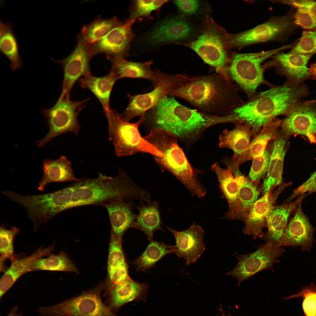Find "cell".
Masks as SVG:
<instances>
[{
  "label": "cell",
  "instance_id": "1",
  "mask_svg": "<svg viewBox=\"0 0 316 316\" xmlns=\"http://www.w3.org/2000/svg\"><path fill=\"white\" fill-rule=\"evenodd\" d=\"M150 120L153 129L165 130L187 146L194 143L210 126L230 123L228 115L217 116L199 112L182 105L169 95L151 110Z\"/></svg>",
  "mask_w": 316,
  "mask_h": 316
},
{
  "label": "cell",
  "instance_id": "2",
  "mask_svg": "<svg viewBox=\"0 0 316 316\" xmlns=\"http://www.w3.org/2000/svg\"><path fill=\"white\" fill-rule=\"evenodd\" d=\"M308 93L307 87L303 84H285L260 93L230 114L235 124L250 126L254 137L275 117L288 114Z\"/></svg>",
  "mask_w": 316,
  "mask_h": 316
},
{
  "label": "cell",
  "instance_id": "3",
  "mask_svg": "<svg viewBox=\"0 0 316 316\" xmlns=\"http://www.w3.org/2000/svg\"><path fill=\"white\" fill-rule=\"evenodd\" d=\"M74 183L68 209L88 205L102 206L115 200L130 202L135 200L147 203L151 201L150 194L139 187L122 170L115 177L99 173L95 178H83Z\"/></svg>",
  "mask_w": 316,
  "mask_h": 316
},
{
  "label": "cell",
  "instance_id": "4",
  "mask_svg": "<svg viewBox=\"0 0 316 316\" xmlns=\"http://www.w3.org/2000/svg\"><path fill=\"white\" fill-rule=\"evenodd\" d=\"M234 94L226 74L217 71L192 77L171 91L169 95L185 100L201 112L223 116L229 114L236 108Z\"/></svg>",
  "mask_w": 316,
  "mask_h": 316
},
{
  "label": "cell",
  "instance_id": "5",
  "mask_svg": "<svg viewBox=\"0 0 316 316\" xmlns=\"http://www.w3.org/2000/svg\"><path fill=\"white\" fill-rule=\"evenodd\" d=\"M144 138L163 154L162 157L154 156L158 164L172 174L192 196H205L206 190L197 178L201 171L192 166L178 145L177 137L165 130L156 129L150 131Z\"/></svg>",
  "mask_w": 316,
  "mask_h": 316
},
{
  "label": "cell",
  "instance_id": "6",
  "mask_svg": "<svg viewBox=\"0 0 316 316\" xmlns=\"http://www.w3.org/2000/svg\"><path fill=\"white\" fill-rule=\"evenodd\" d=\"M107 121L109 139L114 147L118 157L145 152L159 157L163 154L141 136L138 129L143 116L134 123L124 120L116 110L111 108L104 111Z\"/></svg>",
  "mask_w": 316,
  "mask_h": 316
},
{
  "label": "cell",
  "instance_id": "7",
  "mask_svg": "<svg viewBox=\"0 0 316 316\" xmlns=\"http://www.w3.org/2000/svg\"><path fill=\"white\" fill-rule=\"evenodd\" d=\"M73 191L72 184L44 194L23 195L5 190L3 194L24 208L36 229L58 214L68 209Z\"/></svg>",
  "mask_w": 316,
  "mask_h": 316
},
{
  "label": "cell",
  "instance_id": "8",
  "mask_svg": "<svg viewBox=\"0 0 316 316\" xmlns=\"http://www.w3.org/2000/svg\"><path fill=\"white\" fill-rule=\"evenodd\" d=\"M104 284L53 305L41 307V316H120L114 314L102 301L101 293Z\"/></svg>",
  "mask_w": 316,
  "mask_h": 316
},
{
  "label": "cell",
  "instance_id": "9",
  "mask_svg": "<svg viewBox=\"0 0 316 316\" xmlns=\"http://www.w3.org/2000/svg\"><path fill=\"white\" fill-rule=\"evenodd\" d=\"M202 32L190 45L206 63L225 72L229 60L230 49L228 35L212 21L208 20Z\"/></svg>",
  "mask_w": 316,
  "mask_h": 316
},
{
  "label": "cell",
  "instance_id": "10",
  "mask_svg": "<svg viewBox=\"0 0 316 316\" xmlns=\"http://www.w3.org/2000/svg\"><path fill=\"white\" fill-rule=\"evenodd\" d=\"M155 71L157 83L152 91L143 94H128V104L120 114L125 121L129 122L135 117L143 116L163 98L169 95L171 91L188 82L192 78L183 74H167L157 69Z\"/></svg>",
  "mask_w": 316,
  "mask_h": 316
},
{
  "label": "cell",
  "instance_id": "11",
  "mask_svg": "<svg viewBox=\"0 0 316 316\" xmlns=\"http://www.w3.org/2000/svg\"><path fill=\"white\" fill-rule=\"evenodd\" d=\"M288 47L283 46L255 53H234L226 70H228L231 78L243 89L252 93L262 81V63Z\"/></svg>",
  "mask_w": 316,
  "mask_h": 316
},
{
  "label": "cell",
  "instance_id": "12",
  "mask_svg": "<svg viewBox=\"0 0 316 316\" xmlns=\"http://www.w3.org/2000/svg\"><path fill=\"white\" fill-rule=\"evenodd\" d=\"M89 99L75 101L71 100L70 97H67L58 99L50 108L42 109V112L47 120L49 130L44 138L37 141V146H43L54 138L66 133L71 132L77 135L80 128L78 116Z\"/></svg>",
  "mask_w": 316,
  "mask_h": 316
},
{
  "label": "cell",
  "instance_id": "13",
  "mask_svg": "<svg viewBox=\"0 0 316 316\" xmlns=\"http://www.w3.org/2000/svg\"><path fill=\"white\" fill-rule=\"evenodd\" d=\"M294 23L290 14L275 16L254 28L237 33L229 34L231 48L238 49L255 44L281 42L290 33Z\"/></svg>",
  "mask_w": 316,
  "mask_h": 316
},
{
  "label": "cell",
  "instance_id": "14",
  "mask_svg": "<svg viewBox=\"0 0 316 316\" xmlns=\"http://www.w3.org/2000/svg\"><path fill=\"white\" fill-rule=\"evenodd\" d=\"M194 31L191 25L180 16L166 17L157 22L140 37L142 49H150L189 38Z\"/></svg>",
  "mask_w": 316,
  "mask_h": 316
},
{
  "label": "cell",
  "instance_id": "15",
  "mask_svg": "<svg viewBox=\"0 0 316 316\" xmlns=\"http://www.w3.org/2000/svg\"><path fill=\"white\" fill-rule=\"evenodd\" d=\"M285 250L270 243L260 246L256 251L246 255H236L238 261L235 267L228 272L238 281V285L262 270L270 269L273 271V265L280 261L277 258L282 255Z\"/></svg>",
  "mask_w": 316,
  "mask_h": 316
},
{
  "label": "cell",
  "instance_id": "16",
  "mask_svg": "<svg viewBox=\"0 0 316 316\" xmlns=\"http://www.w3.org/2000/svg\"><path fill=\"white\" fill-rule=\"evenodd\" d=\"M92 57L89 45L80 35L75 48L68 56L61 60L52 59L63 68L62 90L58 99L70 97V92L77 81L90 73V61Z\"/></svg>",
  "mask_w": 316,
  "mask_h": 316
},
{
  "label": "cell",
  "instance_id": "17",
  "mask_svg": "<svg viewBox=\"0 0 316 316\" xmlns=\"http://www.w3.org/2000/svg\"><path fill=\"white\" fill-rule=\"evenodd\" d=\"M134 20L128 19L115 27L99 41L89 45L90 53L92 57L99 54L110 58H125L130 49L131 42L135 35L132 27Z\"/></svg>",
  "mask_w": 316,
  "mask_h": 316
},
{
  "label": "cell",
  "instance_id": "18",
  "mask_svg": "<svg viewBox=\"0 0 316 316\" xmlns=\"http://www.w3.org/2000/svg\"><path fill=\"white\" fill-rule=\"evenodd\" d=\"M282 130L288 136L299 134L316 144V102L307 101L298 103L281 123Z\"/></svg>",
  "mask_w": 316,
  "mask_h": 316
},
{
  "label": "cell",
  "instance_id": "19",
  "mask_svg": "<svg viewBox=\"0 0 316 316\" xmlns=\"http://www.w3.org/2000/svg\"><path fill=\"white\" fill-rule=\"evenodd\" d=\"M175 239V253L185 259L187 265L196 262L205 249V232L202 227L194 222L187 229L182 231L166 227Z\"/></svg>",
  "mask_w": 316,
  "mask_h": 316
},
{
  "label": "cell",
  "instance_id": "20",
  "mask_svg": "<svg viewBox=\"0 0 316 316\" xmlns=\"http://www.w3.org/2000/svg\"><path fill=\"white\" fill-rule=\"evenodd\" d=\"M302 201L286 226L279 245V247H300L302 250L309 252L314 243L315 230L302 208Z\"/></svg>",
  "mask_w": 316,
  "mask_h": 316
},
{
  "label": "cell",
  "instance_id": "21",
  "mask_svg": "<svg viewBox=\"0 0 316 316\" xmlns=\"http://www.w3.org/2000/svg\"><path fill=\"white\" fill-rule=\"evenodd\" d=\"M289 186L288 183H283L273 193L274 187L272 188L256 201L244 221L245 226L243 231L244 233L252 235L254 239L263 237V230L267 227V217L270 208L275 205L279 194Z\"/></svg>",
  "mask_w": 316,
  "mask_h": 316
},
{
  "label": "cell",
  "instance_id": "22",
  "mask_svg": "<svg viewBox=\"0 0 316 316\" xmlns=\"http://www.w3.org/2000/svg\"><path fill=\"white\" fill-rule=\"evenodd\" d=\"M308 195L305 193L293 202L271 207L267 219L268 230L262 237L266 243L279 246L290 217L294 213L299 202Z\"/></svg>",
  "mask_w": 316,
  "mask_h": 316
},
{
  "label": "cell",
  "instance_id": "23",
  "mask_svg": "<svg viewBox=\"0 0 316 316\" xmlns=\"http://www.w3.org/2000/svg\"><path fill=\"white\" fill-rule=\"evenodd\" d=\"M147 285L130 279L105 289V304L114 313L126 304L133 301L146 300Z\"/></svg>",
  "mask_w": 316,
  "mask_h": 316
},
{
  "label": "cell",
  "instance_id": "24",
  "mask_svg": "<svg viewBox=\"0 0 316 316\" xmlns=\"http://www.w3.org/2000/svg\"><path fill=\"white\" fill-rule=\"evenodd\" d=\"M288 135L282 130L272 142V150L262 190L264 194L272 188L282 183L284 160L286 152Z\"/></svg>",
  "mask_w": 316,
  "mask_h": 316
},
{
  "label": "cell",
  "instance_id": "25",
  "mask_svg": "<svg viewBox=\"0 0 316 316\" xmlns=\"http://www.w3.org/2000/svg\"><path fill=\"white\" fill-rule=\"evenodd\" d=\"M54 244H53L45 248H39L28 257L19 259L14 258L12 261L11 265L1 278L0 298L21 276L31 272L32 265L37 260L49 256L54 250Z\"/></svg>",
  "mask_w": 316,
  "mask_h": 316
},
{
  "label": "cell",
  "instance_id": "26",
  "mask_svg": "<svg viewBox=\"0 0 316 316\" xmlns=\"http://www.w3.org/2000/svg\"><path fill=\"white\" fill-rule=\"evenodd\" d=\"M219 182L222 197L226 199L229 207L224 218L231 220H238L239 202L238 188L236 180L230 169L221 167L217 162L211 167Z\"/></svg>",
  "mask_w": 316,
  "mask_h": 316
},
{
  "label": "cell",
  "instance_id": "27",
  "mask_svg": "<svg viewBox=\"0 0 316 316\" xmlns=\"http://www.w3.org/2000/svg\"><path fill=\"white\" fill-rule=\"evenodd\" d=\"M133 202L121 200L107 202L102 206L107 209L110 221L111 232L115 238L122 241V237L129 229L133 228L137 215L132 210Z\"/></svg>",
  "mask_w": 316,
  "mask_h": 316
},
{
  "label": "cell",
  "instance_id": "28",
  "mask_svg": "<svg viewBox=\"0 0 316 316\" xmlns=\"http://www.w3.org/2000/svg\"><path fill=\"white\" fill-rule=\"evenodd\" d=\"M312 55L280 52L272 57L291 80V83L298 85L311 77L307 64Z\"/></svg>",
  "mask_w": 316,
  "mask_h": 316
},
{
  "label": "cell",
  "instance_id": "29",
  "mask_svg": "<svg viewBox=\"0 0 316 316\" xmlns=\"http://www.w3.org/2000/svg\"><path fill=\"white\" fill-rule=\"evenodd\" d=\"M42 163L43 175L37 188L40 191H44L46 186L50 183L80 180L75 177L71 163L64 155L56 159H44Z\"/></svg>",
  "mask_w": 316,
  "mask_h": 316
},
{
  "label": "cell",
  "instance_id": "30",
  "mask_svg": "<svg viewBox=\"0 0 316 316\" xmlns=\"http://www.w3.org/2000/svg\"><path fill=\"white\" fill-rule=\"evenodd\" d=\"M111 62V71L118 79L125 78H142L150 81L154 87L157 85V78L155 71L151 68L152 60L144 62H135L127 60L125 58L114 57L108 59Z\"/></svg>",
  "mask_w": 316,
  "mask_h": 316
},
{
  "label": "cell",
  "instance_id": "31",
  "mask_svg": "<svg viewBox=\"0 0 316 316\" xmlns=\"http://www.w3.org/2000/svg\"><path fill=\"white\" fill-rule=\"evenodd\" d=\"M231 130H224L219 136V148H227L233 151V155L231 158L234 162L237 161L246 151L250 142L252 136L251 128L247 124H235Z\"/></svg>",
  "mask_w": 316,
  "mask_h": 316
},
{
  "label": "cell",
  "instance_id": "32",
  "mask_svg": "<svg viewBox=\"0 0 316 316\" xmlns=\"http://www.w3.org/2000/svg\"><path fill=\"white\" fill-rule=\"evenodd\" d=\"M118 80L117 75L110 71L107 75L100 77L91 73L80 78L79 84L82 88L90 90L102 104L104 111L110 108V99L112 90L116 82Z\"/></svg>",
  "mask_w": 316,
  "mask_h": 316
},
{
  "label": "cell",
  "instance_id": "33",
  "mask_svg": "<svg viewBox=\"0 0 316 316\" xmlns=\"http://www.w3.org/2000/svg\"><path fill=\"white\" fill-rule=\"evenodd\" d=\"M136 208L139 213L137 215L133 228L143 232L150 241L153 240L154 232L163 231L158 202H151L145 205L141 201Z\"/></svg>",
  "mask_w": 316,
  "mask_h": 316
},
{
  "label": "cell",
  "instance_id": "34",
  "mask_svg": "<svg viewBox=\"0 0 316 316\" xmlns=\"http://www.w3.org/2000/svg\"><path fill=\"white\" fill-rule=\"evenodd\" d=\"M281 124L279 121L273 120L265 126L254 137L244 154L236 162H232L239 166L263 154L269 142L274 139L278 135Z\"/></svg>",
  "mask_w": 316,
  "mask_h": 316
},
{
  "label": "cell",
  "instance_id": "35",
  "mask_svg": "<svg viewBox=\"0 0 316 316\" xmlns=\"http://www.w3.org/2000/svg\"><path fill=\"white\" fill-rule=\"evenodd\" d=\"M12 24L0 23V50L10 62V67L13 71L21 67L23 61L20 56L17 39L12 30Z\"/></svg>",
  "mask_w": 316,
  "mask_h": 316
},
{
  "label": "cell",
  "instance_id": "36",
  "mask_svg": "<svg viewBox=\"0 0 316 316\" xmlns=\"http://www.w3.org/2000/svg\"><path fill=\"white\" fill-rule=\"evenodd\" d=\"M238 186L239 207L238 220L244 221L253 206L258 200L260 191L242 174L235 177Z\"/></svg>",
  "mask_w": 316,
  "mask_h": 316
},
{
  "label": "cell",
  "instance_id": "37",
  "mask_svg": "<svg viewBox=\"0 0 316 316\" xmlns=\"http://www.w3.org/2000/svg\"><path fill=\"white\" fill-rule=\"evenodd\" d=\"M175 246L154 241L150 243L142 254L133 262L138 270L145 271L153 267L165 255L174 253Z\"/></svg>",
  "mask_w": 316,
  "mask_h": 316
},
{
  "label": "cell",
  "instance_id": "38",
  "mask_svg": "<svg viewBox=\"0 0 316 316\" xmlns=\"http://www.w3.org/2000/svg\"><path fill=\"white\" fill-rule=\"evenodd\" d=\"M122 23L115 16L109 19L98 18L84 26L80 35L85 42L90 45L104 37Z\"/></svg>",
  "mask_w": 316,
  "mask_h": 316
},
{
  "label": "cell",
  "instance_id": "39",
  "mask_svg": "<svg viewBox=\"0 0 316 316\" xmlns=\"http://www.w3.org/2000/svg\"><path fill=\"white\" fill-rule=\"evenodd\" d=\"M38 270L78 272L74 264L63 252L56 255L51 254L47 258L37 260L32 265L31 272Z\"/></svg>",
  "mask_w": 316,
  "mask_h": 316
},
{
  "label": "cell",
  "instance_id": "40",
  "mask_svg": "<svg viewBox=\"0 0 316 316\" xmlns=\"http://www.w3.org/2000/svg\"><path fill=\"white\" fill-rule=\"evenodd\" d=\"M168 0H137L131 2L129 7L130 17L129 19L135 21L138 18L144 17L150 18L151 15L157 11Z\"/></svg>",
  "mask_w": 316,
  "mask_h": 316
},
{
  "label": "cell",
  "instance_id": "41",
  "mask_svg": "<svg viewBox=\"0 0 316 316\" xmlns=\"http://www.w3.org/2000/svg\"><path fill=\"white\" fill-rule=\"evenodd\" d=\"M272 144H268L264 152L254 158L249 174V179L256 186L267 173L272 150Z\"/></svg>",
  "mask_w": 316,
  "mask_h": 316
},
{
  "label": "cell",
  "instance_id": "42",
  "mask_svg": "<svg viewBox=\"0 0 316 316\" xmlns=\"http://www.w3.org/2000/svg\"><path fill=\"white\" fill-rule=\"evenodd\" d=\"M303 298L302 308L306 316H316V284L311 283L302 287L295 294L285 297L284 300Z\"/></svg>",
  "mask_w": 316,
  "mask_h": 316
},
{
  "label": "cell",
  "instance_id": "43",
  "mask_svg": "<svg viewBox=\"0 0 316 316\" xmlns=\"http://www.w3.org/2000/svg\"><path fill=\"white\" fill-rule=\"evenodd\" d=\"M20 232L16 227L9 229L1 226L0 227V260H5L9 259L11 261L14 259L13 241L16 236Z\"/></svg>",
  "mask_w": 316,
  "mask_h": 316
},
{
  "label": "cell",
  "instance_id": "44",
  "mask_svg": "<svg viewBox=\"0 0 316 316\" xmlns=\"http://www.w3.org/2000/svg\"><path fill=\"white\" fill-rule=\"evenodd\" d=\"M122 241L116 239L111 232L107 262V272L126 263L122 246Z\"/></svg>",
  "mask_w": 316,
  "mask_h": 316
},
{
  "label": "cell",
  "instance_id": "45",
  "mask_svg": "<svg viewBox=\"0 0 316 316\" xmlns=\"http://www.w3.org/2000/svg\"><path fill=\"white\" fill-rule=\"evenodd\" d=\"M316 52V31H304L297 44L288 53L312 54Z\"/></svg>",
  "mask_w": 316,
  "mask_h": 316
},
{
  "label": "cell",
  "instance_id": "46",
  "mask_svg": "<svg viewBox=\"0 0 316 316\" xmlns=\"http://www.w3.org/2000/svg\"><path fill=\"white\" fill-rule=\"evenodd\" d=\"M297 9L293 16L294 23L303 28L316 31V18L307 10Z\"/></svg>",
  "mask_w": 316,
  "mask_h": 316
},
{
  "label": "cell",
  "instance_id": "47",
  "mask_svg": "<svg viewBox=\"0 0 316 316\" xmlns=\"http://www.w3.org/2000/svg\"><path fill=\"white\" fill-rule=\"evenodd\" d=\"M316 192V171L300 186L295 189L291 195L284 204L291 202L295 198L301 195L307 193L309 195Z\"/></svg>",
  "mask_w": 316,
  "mask_h": 316
},
{
  "label": "cell",
  "instance_id": "48",
  "mask_svg": "<svg viewBox=\"0 0 316 316\" xmlns=\"http://www.w3.org/2000/svg\"><path fill=\"white\" fill-rule=\"evenodd\" d=\"M274 3L285 4L298 9L307 10L316 18V1L311 0H282Z\"/></svg>",
  "mask_w": 316,
  "mask_h": 316
},
{
  "label": "cell",
  "instance_id": "49",
  "mask_svg": "<svg viewBox=\"0 0 316 316\" xmlns=\"http://www.w3.org/2000/svg\"><path fill=\"white\" fill-rule=\"evenodd\" d=\"M174 3L178 9L187 15H192L199 10L200 3L198 0H175Z\"/></svg>",
  "mask_w": 316,
  "mask_h": 316
},
{
  "label": "cell",
  "instance_id": "50",
  "mask_svg": "<svg viewBox=\"0 0 316 316\" xmlns=\"http://www.w3.org/2000/svg\"><path fill=\"white\" fill-rule=\"evenodd\" d=\"M18 307V306H16L13 307L9 313L6 316H23L22 313H18L17 312Z\"/></svg>",
  "mask_w": 316,
  "mask_h": 316
},
{
  "label": "cell",
  "instance_id": "51",
  "mask_svg": "<svg viewBox=\"0 0 316 316\" xmlns=\"http://www.w3.org/2000/svg\"><path fill=\"white\" fill-rule=\"evenodd\" d=\"M309 72L311 77L316 79V62L310 66Z\"/></svg>",
  "mask_w": 316,
  "mask_h": 316
},
{
  "label": "cell",
  "instance_id": "52",
  "mask_svg": "<svg viewBox=\"0 0 316 316\" xmlns=\"http://www.w3.org/2000/svg\"><path fill=\"white\" fill-rule=\"evenodd\" d=\"M221 316H232L230 315H229L227 316L224 314L222 315Z\"/></svg>",
  "mask_w": 316,
  "mask_h": 316
}]
</instances>
